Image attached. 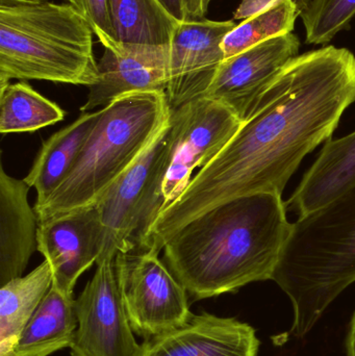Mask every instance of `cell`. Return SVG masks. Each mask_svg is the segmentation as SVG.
<instances>
[{
  "instance_id": "1",
  "label": "cell",
  "mask_w": 355,
  "mask_h": 356,
  "mask_svg": "<svg viewBox=\"0 0 355 356\" xmlns=\"http://www.w3.org/2000/svg\"><path fill=\"white\" fill-rule=\"evenodd\" d=\"M354 102L350 50L327 46L298 54L271 81L222 152L160 213L142 248L162 252L179 228L225 201L283 194L302 160L331 139Z\"/></svg>"
},
{
  "instance_id": "2",
  "label": "cell",
  "mask_w": 355,
  "mask_h": 356,
  "mask_svg": "<svg viewBox=\"0 0 355 356\" xmlns=\"http://www.w3.org/2000/svg\"><path fill=\"white\" fill-rule=\"evenodd\" d=\"M287 209L276 193L225 201L174 232L163 261L195 301L272 280L292 229Z\"/></svg>"
},
{
  "instance_id": "3",
  "label": "cell",
  "mask_w": 355,
  "mask_h": 356,
  "mask_svg": "<svg viewBox=\"0 0 355 356\" xmlns=\"http://www.w3.org/2000/svg\"><path fill=\"white\" fill-rule=\"evenodd\" d=\"M272 280L293 307L290 334L304 338L355 282V184L292 223Z\"/></svg>"
},
{
  "instance_id": "4",
  "label": "cell",
  "mask_w": 355,
  "mask_h": 356,
  "mask_svg": "<svg viewBox=\"0 0 355 356\" xmlns=\"http://www.w3.org/2000/svg\"><path fill=\"white\" fill-rule=\"evenodd\" d=\"M93 35L70 3H0V89L10 79L91 87Z\"/></svg>"
},
{
  "instance_id": "5",
  "label": "cell",
  "mask_w": 355,
  "mask_h": 356,
  "mask_svg": "<svg viewBox=\"0 0 355 356\" xmlns=\"http://www.w3.org/2000/svg\"><path fill=\"white\" fill-rule=\"evenodd\" d=\"M166 93L135 92L117 98L101 114L72 170L44 204L39 222L95 205L135 162L170 116Z\"/></svg>"
},
{
  "instance_id": "6",
  "label": "cell",
  "mask_w": 355,
  "mask_h": 356,
  "mask_svg": "<svg viewBox=\"0 0 355 356\" xmlns=\"http://www.w3.org/2000/svg\"><path fill=\"white\" fill-rule=\"evenodd\" d=\"M241 125L233 111L210 98L171 108L166 147L144 203L137 248L145 244L160 213L185 192L194 170L214 160Z\"/></svg>"
},
{
  "instance_id": "7",
  "label": "cell",
  "mask_w": 355,
  "mask_h": 356,
  "mask_svg": "<svg viewBox=\"0 0 355 356\" xmlns=\"http://www.w3.org/2000/svg\"><path fill=\"white\" fill-rule=\"evenodd\" d=\"M117 280L133 332L144 340L183 327L193 317L189 294L154 249L119 252Z\"/></svg>"
},
{
  "instance_id": "8",
  "label": "cell",
  "mask_w": 355,
  "mask_h": 356,
  "mask_svg": "<svg viewBox=\"0 0 355 356\" xmlns=\"http://www.w3.org/2000/svg\"><path fill=\"white\" fill-rule=\"evenodd\" d=\"M116 257L96 263L95 273L75 299L77 330L71 356H142L117 280Z\"/></svg>"
},
{
  "instance_id": "9",
  "label": "cell",
  "mask_w": 355,
  "mask_h": 356,
  "mask_svg": "<svg viewBox=\"0 0 355 356\" xmlns=\"http://www.w3.org/2000/svg\"><path fill=\"white\" fill-rule=\"evenodd\" d=\"M169 123L170 116L139 159L96 203L104 228L99 259L137 248L144 203L166 147Z\"/></svg>"
},
{
  "instance_id": "10",
  "label": "cell",
  "mask_w": 355,
  "mask_h": 356,
  "mask_svg": "<svg viewBox=\"0 0 355 356\" xmlns=\"http://www.w3.org/2000/svg\"><path fill=\"white\" fill-rule=\"evenodd\" d=\"M238 24L235 21L179 22L169 56L167 99L171 108L204 97L224 62L222 42Z\"/></svg>"
},
{
  "instance_id": "11",
  "label": "cell",
  "mask_w": 355,
  "mask_h": 356,
  "mask_svg": "<svg viewBox=\"0 0 355 356\" xmlns=\"http://www.w3.org/2000/svg\"><path fill=\"white\" fill-rule=\"evenodd\" d=\"M38 251L48 261L62 294L73 296L75 284L97 263L104 247V228L96 205L72 209L39 222Z\"/></svg>"
},
{
  "instance_id": "12",
  "label": "cell",
  "mask_w": 355,
  "mask_h": 356,
  "mask_svg": "<svg viewBox=\"0 0 355 356\" xmlns=\"http://www.w3.org/2000/svg\"><path fill=\"white\" fill-rule=\"evenodd\" d=\"M299 47V39L290 33L226 58L204 97L224 104L244 122L271 81L298 56Z\"/></svg>"
},
{
  "instance_id": "13",
  "label": "cell",
  "mask_w": 355,
  "mask_h": 356,
  "mask_svg": "<svg viewBox=\"0 0 355 356\" xmlns=\"http://www.w3.org/2000/svg\"><path fill=\"white\" fill-rule=\"evenodd\" d=\"M170 45L121 43L116 49L104 48L98 62V79L89 88L81 113L135 92L166 93L169 81Z\"/></svg>"
},
{
  "instance_id": "14",
  "label": "cell",
  "mask_w": 355,
  "mask_h": 356,
  "mask_svg": "<svg viewBox=\"0 0 355 356\" xmlns=\"http://www.w3.org/2000/svg\"><path fill=\"white\" fill-rule=\"evenodd\" d=\"M142 345V356H258L260 341L249 324L204 312Z\"/></svg>"
},
{
  "instance_id": "15",
  "label": "cell",
  "mask_w": 355,
  "mask_h": 356,
  "mask_svg": "<svg viewBox=\"0 0 355 356\" xmlns=\"http://www.w3.org/2000/svg\"><path fill=\"white\" fill-rule=\"evenodd\" d=\"M29 188L0 164V286L23 276L38 250L39 219L29 204Z\"/></svg>"
},
{
  "instance_id": "16",
  "label": "cell",
  "mask_w": 355,
  "mask_h": 356,
  "mask_svg": "<svg viewBox=\"0 0 355 356\" xmlns=\"http://www.w3.org/2000/svg\"><path fill=\"white\" fill-rule=\"evenodd\" d=\"M355 184V131L337 140H329L287 209L299 217L329 204Z\"/></svg>"
},
{
  "instance_id": "17",
  "label": "cell",
  "mask_w": 355,
  "mask_h": 356,
  "mask_svg": "<svg viewBox=\"0 0 355 356\" xmlns=\"http://www.w3.org/2000/svg\"><path fill=\"white\" fill-rule=\"evenodd\" d=\"M101 114V108L81 113L76 120L44 141L24 181L37 192L35 207L48 200L72 170Z\"/></svg>"
},
{
  "instance_id": "18",
  "label": "cell",
  "mask_w": 355,
  "mask_h": 356,
  "mask_svg": "<svg viewBox=\"0 0 355 356\" xmlns=\"http://www.w3.org/2000/svg\"><path fill=\"white\" fill-rule=\"evenodd\" d=\"M76 330L75 299L52 286L6 356H49L70 349Z\"/></svg>"
},
{
  "instance_id": "19",
  "label": "cell",
  "mask_w": 355,
  "mask_h": 356,
  "mask_svg": "<svg viewBox=\"0 0 355 356\" xmlns=\"http://www.w3.org/2000/svg\"><path fill=\"white\" fill-rule=\"evenodd\" d=\"M52 282L51 267L44 259L26 275L0 286V356L12 350Z\"/></svg>"
},
{
  "instance_id": "20",
  "label": "cell",
  "mask_w": 355,
  "mask_h": 356,
  "mask_svg": "<svg viewBox=\"0 0 355 356\" xmlns=\"http://www.w3.org/2000/svg\"><path fill=\"white\" fill-rule=\"evenodd\" d=\"M110 6L120 43L170 45L179 22L158 0H110Z\"/></svg>"
},
{
  "instance_id": "21",
  "label": "cell",
  "mask_w": 355,
  "mask_h": 356,
  "mask_svg": "<svg viewBox=\"0 0 355 356\" xmlns=\"http://www.w3.org/2000/svg\"><path fill=\"white\" fill-rule=\"evenodd\" d=\"M64 110L20 81L0 89V133H31L64 120Z\"/></svg>"
},
{
  "instance_id": "22",
  "label": "cell",
  "mask_w": 355,
  "mask_h": 356,
  "mask_svg": "<svg viewBox=\"0 0 355 356\" xmlns=\"http://www.w3.org/2000/svg\"><path fill=\"white\" fill-rule=\"evenodd\" d=\"M299 8L295 0H276L256 16L246 19L222 42L225 60L267 40L292 33Z\"/></svg>"
},
{
  "instance_id": "23",
  "label": "cell",
  "mask_w": 355,
  "mask_h": 356,
  "mask_svg": "<svg viewBox=\"0 0 355 356\" xmlns=\"http://www.w3.org/2000/svg\"><path fill=\"white\" fill-rule=\"evenodd\" d=\"M308 44H325L349 24L355 0H304L298 6Z\"/></svg>"
},
{
  "instance_id": "24",
  "label": "cell",
  "mask_w": 355,
  "mask_h": 356,
  "mask_svg": "<svg viewBox=\"0 0 355 356\" xmlns=\"http://www.w3.org/2000/svg\"><path fill=\"white\" fill-rule=\"evenodd\" d=\"M69 3L89 23L94 35L108 49L120 45L113 26L110 0H69Z\"/></svg>"
},
{
  "instance_id": "25",
  "label": "cell",
  "mask_w": 355,
  "mask_h": 356,
  "mask_svg": "<svg viewBox=\"0 0 355 356\" xmlns=\"http://www.w3.org/2000/svg\"><path fill=\"white\" fill-rule=\"evenodd\" d=\"M276 0H243L240 4L238 10H236L233 18L238 20H246L250 17L256 16L258 13L266 10L273 2Z\"/></svg>"
},
{
  "instance_id": "26",
  "label": "cell",
  "mask_w": 355,
  "mask_h": 356,
  "mask_svg": "<svg viewBox=\"0 0 355 356\" xmlns=\"http://www.w3.org/2000/svg\"><path fill=\"white\" fill-rule=\"evenodd\" d=\"M167 12L179 22L185 21V0H158Z\"/></svg>"
},
{
  "instance_id": "27",
  "label": "cell",
  "mask_w": 355,
  "mask_h": 356,
  "mask_svg": "<svg viewBox=\"0 0 355 356\" xmlns=\"http://www.w3.org/2000/svg\"><path fill=\"white\" fill-rule=\"evenodd\" d=\"M185 21H198L204 19L201 0H185Z\"/></svg>"
},
{
  "instance_id": "28",
  "label": "cell",
  "mask_w": 355,
  "mask_h": 356,
  "mask_svg": "<svg viewBox=\"0 0 355 356\" xmlns=\"http://www.w3.org/2000/svg\"><path fill=\"white\" fill-rule=\"evenodd\" d=\"M346 350L348 356H355V313L350 322L349 332L346 339Z\"/></svg>"
},
{
  "instance_id": "29",
  "label": "cell",
  "mask_w": 355,
  "mask_h": 356,
  "mask_svg": "<svg viewBox=\"0 0 355 356\" xmlns=\"http://www.w3.org/2000/svg\"><path fill=\"white\" fill-rule=\"evenodd\" d=\"M47 1L51 0H0V3H40Z\"/></svg>"
},
{
  "instance_id": "30",
  "label": "cell",
  "mask_w": 355,
  "mask_h": 356,
  "mask_svg": "<svg viewBox=\"0 0 355 356\" xmlns=\"http://www.w3.org/2000/svg\"><path fill=\"white\" fill-rule=\"evenodd\" d=\"M210 1H212V0H201V8L204 15L208 12V6H210Z\"/></svg>"
},
{
  "instance_id": "31",
  "label": "cell",
  "mask_w": 355,
  "mask_h": 356,
  "mask_svg": "<svg viewBox=\"0 0 355 356\" xmlns=\"http://www.w3.org/2000/svg\"><path fill=\"white\" fill-rule=\"evenodd\" d=\"M304 1V0H295L296 3H297V6H299L302 2Z\"/></svg>"
}]
</instances>
